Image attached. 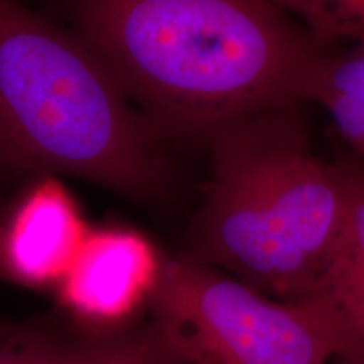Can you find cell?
Returning <instances> with one entry per match:
<instances>
[{
	"instance_id": "7",
	"label": "cell",
	"mask_w": 364,
	"mask_h": 364,
	"mask_svg": "<svg viewBox=\"0 0 364 364\" xmlns=\"http://www.w3.org/2000/svg\"><path fill=\"white\" fill-rule=\"evenodd\" d=\"M312 299L338 312L364 351V174L351 172V199L324 277Z\"/></svg>"
},
{
	"instance_id": "13",
	"label": "cell",
	"mask_w": 364,
	"mask_h": 364,
	"mask_svg": "<svg viewBox=\"0 0 364 364\" xmlns=\"http://www.w3.org/2000/svg\"><path fill=\"white\" fill-rule=\"evenodd\" d=\"M327 364H364V359L359 358H339L334 359V361L327 363Z\"/></svg>"
},
{
	"instance_id": "10",
	"label": "cell",
	"mask_w": 364,
	"mask_h": 364,
	"mask_svg": "<svg viewBox=\"0 0 364 364\" xmlns=\"http://www.w3.org/2000/svg\"><path fill=\"white\" fill-rule=\"evenodd\" d=\"M292 14L318 44L364 46V0H272Z\"/></svg>"
},
{
	"instance_id": "8",
	"label": "cell",
	"mask_w": 364,
	"mask_h": 364,
	"mask_svg": "<svg viewBox=\"0 0 364 364\" xmlns=\"http://www.w3.org/2000/svg\"><path fill=\"white\" fill-rule=\"evenodd\" d=\"M304 100L321 105L341 139L364 157V46L341 54L324 53Z\"/></svg>"
},
{
	"instance_id": "9",
	"label": "cell",
	"mask_w": 364,
	"mask_h": 364,
	"mask_svg": "<svg viewBox=\"0 0 364 364\" xmlns=\"http://www.w3.org/2000/svg\"><path fill=\"white\" fill-rule=\"evenodd\" d=\"M81 364H189L152 321L90 341Z\"/></svg>"
},
{
	"instance_id": "4",
	"label": "cell",
	"mask_w": 364,
	"mask_h": 364,
	"mask_svg": "<svg viewBox=\"0 0 364 364\" xmlns=\"http://www.w3.org/2000/svg\"><path fill=\"white\" fill-rule=\"evenodd\" d=\"M149 318L189 364H327L364 351L326 300H279L216 268L166 258Z\"/></svg>"
},
{
	"instance_id": "1",
	"label": "cell",
	"mask_w": 364,
	"mask_h": 364,
	"mask_svg": "<svg viewBox=\"0 0 364 364\" xmlns=\"http://www.w3.org/2000/svg\"><path fill=\"white\" fill-rule=\"evenodd\" d=\"M78 38L166 139L297 105L322 48L272 0H75Z\"/></svg>"
},
{
	"instance_id": "11",
	"label": "cell",
	"mask_w": 364,
	"mask_h": 364,
	"mask_svg": "<svg viewBox=\"0 0 364 364\" xmlns=\"http://www.w3.org/2000/svg\"><path fill=\"white\" fill-rule=\"evenodd\" d=\"M86 346L43 327L0 322V364H81Z\"/></svg>"
},
{
	"instance_id": "3",
	"label": "cell",
	"mask_w": 364,
	"mask_h": 364,
	"mask_svg": "<svg viewBox=\"0 0 364 364\" xmlns=\"http://www.w3.org/2000/svg\"><path fill=\"white\" fill-rule=\"evenodd\" d=\"M162 140L78 36L0 0V164L150 201L171 188Z\"/></svg>"
},
{
	"instance_id": "5",
	"label": "cell",
	"mask_w": 364,
	"mask_h": 364,
	"mask_svg": "<svg viewBox=\"0 0 364 364\" xmlns=\"http://www.w3.org/2000/svg\"><path fill=\"white\" fill-rule=\"evenodd\" d=\"M164 260L152 241L132 228L91 230L59 282V300L80 321L118 329L147 309Z\"/></svg>"
},
{
	"instance_id": "12",
	"label": "cell",
	"mask_w": 364,
	"mask_h": 364,
	"mask_svg": "<svg viewBox=\"0 0 364 364\" xmlns=\"http://www.w3.org/2000/svg\"><path fill=\"white\" fill-rule=\"evenodd\" d=\"M0 277L6 279V272H4V225H0Z\"/></svg>"
},
{
	"instance_id": "2",
	"label": "cell",
	"mask_w": 364,
	"mask_h": 364,
	"mask_svg": "<svg viewBox=\"0 0 364 364\" xmlns=\"http://www.w3.org/2000/svg\"><path fill=\"white\" fill-rule=\"evenodd\" d=\"M208 144L211 177L181 258L272 299H312L343 231L351 171L314 154L295 105L236 120Z\"/></svg>"
},
{
	"instance_id": "6",
	"label": "cell",
	"mask_w": 364,
	"mask_h": 364,
	"mask_svg": "<svg viewBox=\"0 0 364 364\" xmlns=\"http://www.w3.org/2000/svg\"><path fill=\"white\" fill-rule=\"evenodd\" d=\"M90 231L70 189L58 177L41 176L4 225L6 279L36 289L59 285Z\"/></svg>"
}]
</instances>
